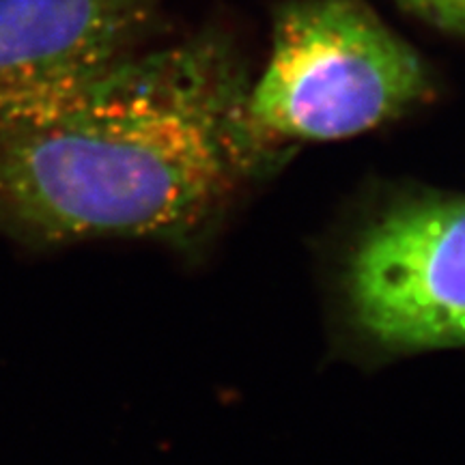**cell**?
Returning <instances> with one entry per match:
<instances>
[{"label":"cell","instance_id":"2","mask_svg":"<svg viewBox=\"0 0 465 465\" xmlns=\"http://www.w3.org/2000/svg\"><path fill=\"white\" fill-rule=\"evenodd\" d=\"M431 74L364 0H289L248 93L267 144L342 141L399 119L431 95Z\"/></svg>","mask_w":465,"mask_h":465},{"label":"cell","instance_id":"3","mask_svg":"<svg viewBox=\"0 0 465 465\" xmlns=\"http://www.w3.org/2000/svg\"><path fill=\"white\" fill-rule=\"evenodd\" d=\"M345 293L375 345L465 347V196L418 194L381 212L349 252Z\"/></svg>","mask_w":465,"mask_h":465},{"label":"cell","instance_id":"4","mask_svg":"<svg viewBox=\"0 0 465 465\" xmlns=\"http://www.w3.org/2000/svg\"><path fill=\"white\" fill-rule=\"evenodd\" d=\"M164 0H0V134L42 124L136 54Z\"/></svg>","mask_w":465,"mask_h":465},{"label":"cell","instance_id":"5","mask_svg":"<svg viewBox=\"0 0 465 465\" xmlns=\"http://www.w3.org/2000/svg\"><path fill=\"white\" fill-rule=\"evenodd\" d=\"M399 3L438 31L465 37V0H399Z\"/></svg>","mask_w":465,"mask_h":465},{"label":"cell","instance_id":"1","mask_svg":"<svg viewBox=\"0 0 465 465\" xmlns=\"http://www.w3.org/2000/svg\"><path fill=\"white\" fill-rule=\"evenodd\" d=\"M220 35L136 52L42 124L0 134V223L39 242L185 240L274 155Z\"/></svg>","mask_w":465,"mask_h":465}]
</instances>
